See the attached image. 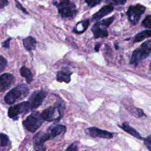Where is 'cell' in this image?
<instances>
[{
	"label": "cell",
	"instance_id": "e0dca14e",
	"mask_svg": "<svg viewBox=\"0 0 151 151\" xmlns=\"http://www.w3.org/2000/svg\"><path fill=\"white\" fill-rule=\"evenodd\" d=\"M23 45L26 50L31 51L35 49L37 41L32 37H28L22 40Z\"/></svg>",
	"mask_w": 151,
	"mask_h": 151
},
{
	"label": "cell",
	"instance_id": "277c9868",
	"mask_svg": "<svg viewBox=\"0 0 151 151\" xmlns=\"http://www.w3.org/2000/svg\"><path fill=\"white\" fill-rule=\"evenodd\" d=\"M57 8L58 12L62 18H74L77 13V8L75 4L70 1H62L53 2Z\"/></svg>",
	"mask_w": 151,
	"mask_h": 151
},
{
	"label": "cell",
	"instance_id": "9c48e42d",
	"mask_svg": "<svg viewBox=\"0 0 151 151\" xmlns=\"http://www.w3.org/2000/svg\"><path fill=\"white\" fill-rule=\"evenodd\" d=\"M47 96V92L43 90L34 91L29 98L28 101L31 109H37L39 107L42 103L44 100Z\"/></svg>",
	"mask_w": 151,
	"mask_h": 151
},
{
	"label": "cell",
	"instance_id": "4dcf8cb0",
	"mask_svg": "<svg viewBox=\"0 0 151 151\" xmlns=\"http://www.w3.org/2000/svg\"><path fill=\"white\" fill-rule=\"evenodd\" d=\"M11 40V38H9L8 40H6L4 42H3L2 44V46L5 48H9V41Z\"/></svg>",
	"mask_w": 151,
	"mask_h": 151
},
{
	"label": "cell",
	"instance_id": "cb8c5ba5",
	"mask_svg": "<svg viewBox=\"0 0 151 151\" xmlns=\"http://www.w3.org/2000/svg\"><path fill=\"white\" fill-rule=\"evenodd\" d=\"M0 140H1V146H6L9 143V140L8 136L4 133L0 134Z\"/></svg>",
	"mask_w": 151,
	"mask_h": 151
},
{
	"label": "cell",
	"instance_id": "9a60e30c",
	"mask_svg": "<svg viewBox=\"0 0 151 151\" xmlns=\"http://www.w3.org/2000/svg\"><path fill=\"white\" fill-rule=\"evenodd\" d=\"M72 73L68 69H63L58 71L57 73L56 79L59 82H64L66 83H70L71 81V75Z\"/></svg>",
	"mask_w": 151,
	"mask_h": 151
},
{
	"label": "cell",
	"instance_id": "d6986e66",
	"mask_svg": "<svg viewBox=\"0 0 151 151\" xmlns=\"http://www.w3.org/2000/svg\"><path fill=\"white\" fill-rule=\"evenodd\" d=\"M19 72L21 76L26 79L27 83L30 84L32 81V74L31 70L26 67L23 66L20 68Z\"/></svg>",
	"mask_w": 151,
	"mask_h": 151
},
{
	"label": "cell",
	"instance_id": "7a4b0ae2",
	"mask_svg": "<svg viewBox=\"0 0 151 151\" xmlns=\"http://www.w3.org/2000/svg\"><path fill=\"white\" fill-rule=\"evenodd\" d=\"M151 41L149 40L143 42L139 48L136 49L131 57L130 63L137 66L142 61L146 59L150 54Z\"/></svg>",
	"mask_w": 151,
	"mask_h": 151
},
{
	"label": "cell",
	"instance_id": "ac0fdd59",
	"mask_svg": "<svg viewBox=\"0 0 151 151\" xmlns=\"http://www.w3.org/2000/svg\"><path fill=\"white\" fill-rule=\"evenodd\" d=\"M89 25V20H84L77 22L73 29V32L76 34H81L84 32Z\"/></svg>",
	"mask_w": 151,
	"mask_h": 151
},
{
	"label": "cell",
	"instance_id": "30bf717a",
	"mask_svg": "<svg viewBox=\"0 0 151 151\" xmlns=\"http://www.w3.org/2000/svg\"><path fill=\"white\" fill-rule=\"evenodd\" d=\"M86 132L89 136L93 137H99L110 139L113 137V133L107 130L99 129L96 127H88L86 130Z\"/></svg>",
	"mask_w": 151,
	"mask_h": 151
},
{
	"label": "cell",
	"instance_id": "603a6c76",
	"mask_svg": "<svg viewBox=\"0 0 151 151\" xmlns=\"http://www.w3.org/2000/svg\"><path fill=\"white\" fill-rule=\"evenodd\" d=\"M142 25L145 28H149L150 29L151 28V16L150 15L146 16L145 19L142 22Z\"/></svg>",
	"mask_w": 151,
	"mask_h": 151
},
{
	"label": "cell",
	"instance_id": "484cf974",
	"mask_svg": "<svg viewBox=\"0 0 151 151\" xmlns=\"http://www.w3.org/2000/svg\"><path fill=\"white\" fill-rule=\"evenodd\" d=\"M101 0H93V1H85V2L87 4V5L90 8H93L101 3Z\"/></svg>",
	"mask_w": 151,
	"mask_h": 151
},
{
	"label": "cell",
	"instance_id": "f1b7e54d",
	"mask_svg": "<svg viewBox=\"0 0 151 151\" xmlns=\"http://www.w3.org/2000/svg\"><path fill=\"white\" fill-rule=\"evenodd\" d=\"M15 3H16V6H17V7L19 9H20V10H21L24 13H25V14H28V12L26 11V9L21 5V4L19 2H18V1H15Z\"/></svg>",
	"mask_w": 151,
	"mask_h": 151
},
{
	"label": "cell",
	"instance_id": "5bb4252c",
	"mask_svg": "<svg viewBox=\"0 0 151 151\" xmlns=\"http://www.w3.org/2000/svg\"><path fill=\"white\" fill-rule=\"evenodd\" d=\"M66 130V127L65 126L61 124H57L51 126L47 130L50 136L51 139H53L59 134L64 133Z\"/></svg>",
	"mask_w": 151,
	"mask_h": 151
},
{
	"label": "cell",
	"instance_id": "ba28073f",
	"mask_svg": "<svg viewBox=\"0 0 151 151\" xmlns=\"http://www.w3.org/2000/svg\"><path fill=\"white\" fill-rule=\"evenodd\" d=\"M31 109L28 101H23L9 107L8 114L10 118H16L19 114L26 113Z\"/></svg>",
	"mask_w": 151,
	"mask_h": 151
},
{
	"label": "cell",
	"instance_id": "8992f818",
	"mask_svg": "<svg viewBox=\"0 0 151 151\" xmlns=\"http://www.w3.org/2000/svg\"><path fill=\"white\" fill-rule=\"evenodd\" d=\"M145 11L146 7L143 5L137 4L134 5H130L126 12L130 22L132 25H136Z\"/></svg>",
	"mask_w": 151,
	"mask_h": 151
},
{
	"label": "cell",
	"instance_id": "ffe728a7",
	"mask_svg": "<svg viewBox=\"0 0 151 151\" xmlns=\"http://www.w3.org/2000/svg\"><path fill=\"white\" fill-rule=\"evenodd\" d=\"M150 37V29H146L138 33L134 37V42H138L143 41L146 38Z\"/></svg>",
	"mask_w": 151,
	"mask_h": 151
},
{
	"label": "cell",
	"instance_id": "44dd1931",
	"mask_svg": "<svg viewBox=\"0 0 151 151\" xmlns=\"http://www.w3.org/2000/svg\"><path fill=\"white\" fill-rule=\"evenodd\" d=\"M114 17H111L110 18H106L105 19H103L100 21L97 22L100 25L105 27V28H107L111 23L112 22L114 21Z\"/></svg>",
	"mask_w": 151,
	"mask_h": 151
},
{
	"label": "cell",
	"instance_id": "f546056e",
	"mask_svg": "<svg viewBox=\"0 0 151 151\" xmlns=\"http://www.w3.org/2000/svg\"><path fill=\"white\" fill-rule=\"evenodd\" d=\"M8 4V1L5 0H0V8H3L5 6H6Z\"/></svg>",
	"mask_w": 151,
	"mask_h": 151
},
{
	"label": "cell",
	"instance_id": "83f0119b",
	"mask_svg": "<svg viewBox=\"0 0 151 151\" xmlns=\"http://www.w3.org/2000/svg\"><path fill=\"white\" fill-rule=\"evenodd\" d=\"M144 143L149 151H150L151 149V136L149 135L144 140Z\"/></svg>",
	"mask_w": 151,
	"mask_h": 151
},
{
	"label": "cell",
	"instance_id": "8fae6325",
	"mask_svg": "<svg viewBox=\"0 0 151 151\" xmlns=\"http://www.w3.org/2000/svg\"><path fill=\"white\" fill-rule=\"evenodd\" d=\"M15 81L14 76L9 73H5L0 76V92L7 90Z\"/></svg>",
	"mask_w": 151,
	"mask_h": 151
},
{
	"label": "cell",
	"instance_id": "6da1fadb",
	"mask_svg": "<svg viewBox=\"0 0 151 151\" xmlns=\"http://www.w3.org/2000/svg\"><path fill=\"white\" fill-rule=\"evenodd\" d=\"M29 93V88L24 84H19L9 91L5 96V101L8 104L15 103L25 98Z\"/></svg>",
	"mask_w": 151,
	"mask_h": 151
},
{
	"label": "cell",
	"instance_id": "7c38bea8",
	"mask_svg": "<svg viewBox=\"0 0 151 151\" xmlns=\"http://www.w3.org/2000/svg\"><path fill=\"white\" fill-rule=\"evenodd\" d=\"M91 30L93 32L94 38H104L107 37L109 35V32L106 29V28L100 25L98 22H96L92 26Z\"/></svg>",
	"mask_w": 151,
	"mask_h": 151
},
{
	"label": "cell",
	"instance_id": "4316f807",
	"mask_svg": "<svg viewBox=\"0 0 151 151\" xmlns=\"http://www.w3.org/2000/svg\"><path fill=\"white\" fill-rule=\"evenodd\" d=\"M65 151H78V143L75 142L71 144Z\"/></svg>",
	"mask_w": 151,
	"mask_h": 151
},
{
	"label": "cell",
	"instance_id": "1f68e13d",
	"mask_svg": "<svg viewBox=\"0 0 151 151\" xmlns=\"http://www.w3.org/2000/svg\"><path fill=\"white\" fill-rule=\"evenodd\" d=\"M100 45H101L100 44H97L96 45V46H95V47H94V50H95V51H96V52H98V51H99Z\"/></svg>",
	"mask_w": 151,
	"mask_h": 151
},
{
	"label": "cell",
	"instance_id": "7402d4cb",
	"mask_svg": "<svg viewBox=\"0 0 151 151\" xmlns=\"http://www.w3.org/2000/svg\"><path fill=\"white\" fill-rule=\"evenodd\" d=\"M126 0H111V1H105L104 2L108 4V5H124L126 3Z\"/></svg>",
	"mask_w": 151,
	"mask_h": 151
},
{
	"label": "cell",
	"instance_id": "3957f363",
	"mask_svg": "<svg viewBox=\"0 0 151 151\" xmlns=\"http://www.w3.org/2000/svg\"><path fill=\"white\" fill-rule=\"evenodd\" d=\"M64 110V103L61 100L54 106L44 109L41 113V116L44 121L52 122L60 119Z\"/></svg>",
	"mask_w": 151,
	"mask_h": 151
},
{
	"label": "cell",
	"instance_id": "2e32d148",
	"mask_svg": "<svg viewBox=\"0 0 151 151\" xmlns=\"http://www.w3.org/2000/svg\"><path fill=\"white\" fill-rule=\"evenodd\" d=\"M119 127L121 129H122L124 131L128 133L129 134L133 136V137H136V138H137L139 140L143 139V137L140 135V134L133 127L130 126L127 122L123 123L122 124V126H119Z\"/></svg>",
	"mask_w": 151,
	"mask_h": 151
},
{
	"label": "cell",
	"instance_id": "d6a6232c",
	"mask_svg": "<svg viewBox=\"0 0 151 151\" xmlns=\"http://www.w3.org/2000/svg\"><path fill=\"white\" fill-rule=\"evenodd\" d=\"M117 47H118L117 45H115V48H116V50H117Z\"/></svg>",
	"mask_w": 151,
	"mask_h": 151
},
{
	"label": "cell",
	"instance_id": "4fadbf2b",
	"mask_svg": "<svg viewBox=\"0 0 151 151\" xmlns=\"http://www.w3.org/2000/svg\"><path fill=\"white\" fill-rule=\"evenodd\" d=\"M114 10L113 6L110 5H107L103 6L99 11L94 14L92 16V20H99L101 19L103 17L106 16L109 14L111 13Z\"/></svg>",
	"mask_w": 151,
	"mask_h": 151
},
{
	"label": "cell",
	"instance_id": "d4e9b609",
	"mask_svg": "<svg viewBox=\"0 0 151 151\" xmlns=\"http://www.w3.org/2000/svg\"><path fill=\"white\" fill-rule=\"evenodd\" d=\"M7 61L5 58L2 55H0V73L2 72L5 69Z\"/></svg>",
	"mask_w": 151,
	"mask_h": 151
},
{
	"label": "cell",
	"instance_id": "5b68a950",
	"mask_svg": "<svg viewBox=\"0 0 151 151\" xmlns=\"http://www.w3.org/2000/svg\"><path fill=\"white\" fill-rule=\"evenodd\" d=\"M44 122L41 117V113L38 111H35L32 113L23 121L22 124L27 130L34 133L41 126Z\"/></svg>",
	"mask_w": 151,
	"mask_h": 151
},
{
	"label": "cell",
	"instance_id": "52a82bcc",
	"mask_svg": "<svg viewBox=\"0 0 151 151\" xmlns=\"http://www.w3.org/2000/svg\"><path fill=\"white\" fill-rule=\"evenodd\" d=\"M51 137L47 130L46 132L40 131L34 136L33 138L34 147L35 151H45L44 143L50 140Z\"/></svg>",
	"mask_w": 151,
	"mask_h": 151
}]
</instances>
